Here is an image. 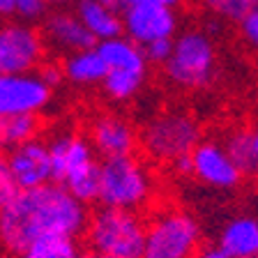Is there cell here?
<instances>
[{
	"mask_svg": "<svg viewBox=\"0 0 258 258\" xmlns=\"http://www.w3.org/2000/svg\"><path fill=\"white\" fill-rule=\"evenodd\" d=\"M148 228L129 210L102 208L88 224V242L99 258H143Z\"/></svg>",
	"mask_w": 258,
	"mask_h": 258,
	"instance_id": "277c9868",
	"label": "cell"
},
{
	"mask_svg": "<svg viewBox=\"0 0 258 258\" xmlns=\"http://www.w3.org/2000/svg\"><path fill=\"white\" fill-rule=\"evenodd\" d=\"M217 48L203 28H187L173 39V53L164 74L175 88L201 90L215 79Z\"/></svg>",
	"mask_w": 258,
	"mask_h": 258,
	"instance_id": "3957f363",
	"label": "cell"
},
{
	"mask_svg": "<svg viewBox=\"0 0 258 258\" xmlns=\"http://www.w3.org/2000/svg\"><path fill=\"white\" fill-rule=\"evenodd\" d=\"M37 74L42 76V81L51 88V90H55V88L64 81V70H62V64H58V62H42Z\"/></svg>",
	"mask_w": 258,
	"mask_h": 258,
	"instance_id": "484cf974",
	"label": "cell"
},
{
	"mask_svg": "<svg viewBox=\"0 0 258 258\" xmlns=\"http://www.w3.org/2000/svg\"><path fill=\"white\" fill-rule=\"evenodd\" d=\"M219 249L228 258H258V217H233L219 233Z\"/></svg>",
	"mask_w": 258,
	"mask_h": 258,
	"instance_id": "9a60e30c",
	"label": "cell"
},
{
	"mask_svg": "<svg viewBox=\"0 0 258 258\" xmlns=\"http://www.w3.org/2000/svg\"><path fill=\"white\" fill-rule=\"evenodd\" d=\"M90 143L95 152L104 157V159H115V157H129L134 155L136 143H139V134L132 127L129 120L115 113H104L99 118H95L90 127Z\"/></svg>",
	"mask_w": 258,
	"mask_h": 258,
	"instance_id": "5bb4252c",
	"label": "cell"
},
{
	"mask_svg": "<svg viewBox=\"0 0 258 258\" xmlns=\"http://www.w3.org/2000/svg\"><path fill=\"white\" fill-rule=\"evenodd\" d=\"M46 44L42 30L26 21L0 23V74L35 72L44 62Z\"/></svg>",
	"mask_w": 258,
	"mask_h": 258,
	"instance_id": "ba28073f",
	"label": "cell"
},
{
	"mask_svg": "<svg viewBox=\"0 0 258 258\" xmlns=\"http://www.w3.org/2000/svg\"><path fill=\"white\" fill-rule=\"evenodd\" d=\"M21 258H83L74 237L64 235H48L32 242L30 247L21 253Z\"/></svg>",
	"mask_w": 258,
	"mask_h": 258,
	"instance_id": "44dd1931",
	"label": "cell"
},
{
	"mask_svg": "<svg viewBox=\"0 0 258 258\" xmlns=\"http://www.w3.org/2000/svg\"><path fill=\"white\" fill-rule=\"evenodd\" d=\"M37 115H10L0 118V148H19L37 136Z\"/></svg>",
	"mask_w": 258,
	"mask_h": 258,
	"instance_id": "d6986e66",
	"label": "cell"
},
{
	"mask_svg": "<svg viewBox=\"0 0 258 258\" xmlns=\"http://www.w3.org/2000/svg\"><path fill=\"white\" fill-rule=\"evenodd\" d=\"M76 14L81 16V21L86 23V28L92 32L97 42H108V39L124 35L122 12L111 10V7L102 5L99 0H79Z\"/></svg>",
	"mask_w": 258,
	"mask_h": 258,
	"instance_id": "2e32d148",
	"label": "cell"
},
{
	"mask_svg": "<svg viewBox=\"0 0 258 258\" xmlns=\"http://www.w3.org/2000/svg\"><path fill=\"white\" fill-rule=\"evenodd\" d=\"M53 90L35 72L0 74V118L37 115L51 102Z\"/></svg>",
	"mask_w": 258,
	"mask_h": 258,
	"instance_id": "9c48e42d",
	"label": "cell"
},
{
	"mask_svg": "<svg viewBox=\"0 0 258 258\" xmlns=\"http://www.w3.org/2000/svg\"><path fill=\"white\" fill-rule=\"evenodd\" d=\"M224 148H226V152L231 155V159L240 166L242 173H251V175H256L258 159L251 150L249 129H235V132H231L224 141Z\"/></svg>",
	"mask_w": 258,
	"mask_h": 258,
	"instance_id": "7402d4cb",
	"label": "cell"
},
{
	"mask_svg": "<svg viewBox=\"0 0 258 258\" xmlns=\"http://www.w3.org/2000/svg\"><path fill=\"white\" fill-rule=\"evenodd\" d=\"M7 168L16 189H37L53 180V161L48 143L32 139L19 145L7 157Z\"/></svg>",
	"mask_w": 258,
	"mask_h": 258,
	"instance_id": "4fadbf2b",
	"label": "cell"
},
{
	"mask_svg": "<svg viewBox=\"0 0 258 258\" xmlns=\"http://www.w3.org/2000/svg\"><path fill=\"white\" fill-rule=\"evenodd\" d=\"M175 39V37H173ZM173 39H157V42L143 46V53L150 64H166L173 53Z\"/></svg>",
	"mask_w": 258,
	"mask_h": 258,
	"instance_id": "d4e9b609",
	"label": "cell"
},
{
	"mask_svg": "<svg viewBox=\"0 0 258 258\" xmlns=\"http://www.w3.org/2000/svg\"><path fill=\"white\" fill-rule=\"evenodd\" d=\"M16 191H19V189H16L14 180H12V175H10L7 159H3V157H0V208H3V205H5Z\"/></svg>",
	"mask_w": 258,
	"mask_h": 258,
	"instance_id": "4316f807",
	"label": "cell"
},
{
	"mask_svg": "<svg viewBox=\"0 0 258 258\" xmlns=\"http://www.w3.org/2000/svg\"><path fill=\"white\" fill-rule=\"evenodd\" d=\"M249 141H251V150L258 159V124L256 127H249Z\"/></svg>",
	"mask_w": 258,
	"mask_h": 258,
	"instance_id": "d6a6232c",
	"label": "cell"
},
{
	"mask_svg": "<svg viewBox=\"0 0 258 258\" xmlns=\"http://www.w3.org/2000/svg\"><path fill=\"white\" fill-rule=\"evenodd\" d=\"M199 143V122L182 111H159L141 129V145L157 161H175L191 155Z\"/></svg>",
	"mask_w": 258,
	"mask_h": 258,
	"instance_id": "8992f818",
	"label": "cell"
},
{
	"mask_svg": "<svg viewBox=\"0 0 258 258\" xmlns=\"http://www.w3.org/2000/svg\"><path fill=\"white\" fill-rule=\"evenodd\" d=\"M148 74H132V72H108L102 83L104 95L111 102H129L145 86Z\"/></svg>",
	"mask_w": 258,
	"mask_h": 258,
	"instance_id": "ffe728a7",
	"label": "cell"
},
{
	"mask_svg": "<svg viewBox=\"0 0 258 258\" xmlns=\"http://www.w3.org/2000/svg\"><path fill=\"white\" fill-rule=\"evenodd\" d=\"M240 32H242V37H244V42L258 51V10H253L251 14L240 23Z\"/></svg>",
	"mask_w": 258,
	"mask_h": 258,
	"instance_id": "83f0119b",
	"label": "cell"
},
{
	"mask_svg": "<svg viewBox=\"0 0 258 258\" xmlns=\"http://www.w3.org/2000/svg\"><path fill=\"white\" fill-rule=\"evenodd\" d=\"M42 37L46 48L62 55H72L86 48H95L97 39L81 21V16L72 10H55L44 16Z\"/></svg>",
	"mask_w": 258,
	"mask_h": 258,
	"instance_id": "7c38bea8",
	"label": "cell"
},
{
	"mask_svg": "<svg viewBox=\"0 0 258 258\" xmlns=\"http://www.w3.org/2000/svg\"><path fill=\"white\" fill-rule=\"evenodd\" d=\"M152 187L148 166L134 155L104 159L99 166V203L104 208L134 212L148 203Z\"/></svg>",
	"mask_w": 258,
	"mask_h": 258,
	"instance_id": "5b68a950",
	"label": "cell"
},
{
	"mask_svg": "<svg viewBox=\"0 0 258 258\" xmlns=\"http://www.w3.org/2000/svg\"><path fill=\"white\" fill-rule=\"evenodd\" d=\"M173 171L177 175H194V157L191 155H184L180 159L173 161Z\"/></svg>",
	"mask_w": 258,
	"mask_h": 258,
	"instance_id": "f1b7e54d",
	"label": "cell"
},
{
	"mask_svg": "<svg viewBox=\"0 0 258 258\" xmlns=\"http://www.w3.org/2000/svg\"><path fill=\"white\" fill-rule=\"evenodd\" d=\"M196 3L208 14L233 23H242L253 10H258V0H196Z\"/></svg>",
	"mask_w": 258,
	"mask_h": 258,
	"instance_id": "603a6c76",
	"label": "cell"
},
{
	"mask_svg": "<svg viewBox=\"0 0 258 258\" xmlns=\"http://www.w3.org/2000/svg\"><path fill=\"white\" fill-rule=\"evenodd\" d=\"M132 3H157V5H166V7H177L182 0H132Z\"/></svg>",
	"mask_w": 258,
	"mask_h": 258,
	"instance_id": "836d02e7",
	"label": "cell"
},
{
	"mask_svg": "<svg viewBox=\"0 0 258 258\" xmlns=\"http://www.w3.org/2000/svg\"><path fill=\"white\" fill-rule=\"evenodd\" d=\"M201 231L189 212L166 210L148 226L143 258H194L199 253Z\"/></svg>",
	"mask_w": 258,
	"mask_h": 258,
	"instance_id": "52a82bcc",
	"label": "cell"
},
{
	"mask_svg": "<svg viewBox=\"0 0 258 258\" xmlns=\"http://www.w3.org/2000/svg\"><path fill=\"white\" fill-rule=\"evenodd\" d=\"M97 258H99V256H97Z\"/></svg>",
	"mask_w": 258,
	"mask_h": 258,
	"instance_id": "8d00e7d4",
	"label": "cell"
},
{
	"mask_svg": "<svg viewBox=\"0 0 258 258\" xmlns=\"http://www.w3.org/2000/svg\"><path fill=\"white\" fill-rule=\"evenodd\" d=\"M86 228V203L60 184L19 189L0 208V244L10 253H23L32 242L48 235L76 237Z\"/></svg>",
	"mask_w": 258,
	"mask_h": 258,
	"instance_id": "6da1fadb",
	"label": "cell"
},
{
	"mask_svg": "<svg viewBox=\"0 0 258 258\" xmlns=\"http://www.w3.org/2000/svg\"><path fill=\"white\" fill-rule=\"evenodd\" d=\"M62 70H64V81H70L74 86L88 88V86H102L104 79L108 74L106 60L99 53V48H86L79 53L64 55L62 60Z\"/></svg>",
	"mask_w": 258,
	"mask_h": 258,
	"instance_id": "e0dca14e",
	"label": "cell"
},
{
	"mask_svg": "<svg viewBox=\"0 0 258 258\" xmlns=\"http://www.w3.org/2000/svg\"><path fill=\"white\" fill-rule=\"evenodd\" d=\"M99 3L111 7V10H115V12H124L129 5H132V0H99Z\"/></svg>",
	"mask_w": 258,
	"mask_h": 258,
	"instance_id": "1f68e13d",
	"label": "cell"
},
{
	"mask_svg": "<svg viewBox=\"0 0 258 258\" xmlns=\"http://www.w3.org/2000/svg\"><path fill=\"white\" fill-rule=\"evenodd\" d=\"M16 14V0H0V19Z\"/></svg>",
	"mask_w": 258,
	"mask_h": 258,
	"instance_id": "f546056e",
	"label": "cell"
},
{
	"mask_svg": "<svg viewBox=\"0 0 258 258\" xmlns=\"http://www.w3.org/2000/svg\"><path fill=\"white\" fill-rule=\"evenodd\" d=\"M191 157H194V177L199 182L208 184L212 189H221V191L240 187L244 173L231 159V155L226 152L224 143L201 141L194 148Z\"/></svg>",
	"mask_w": 258,
	"mask_h": 258,
	"instance_id": "8fae6325",
	"label": "cell"
},
{
	"mask_svg": "<svg viewBox=\"0 0 258 258\" xmlns=\"http://www.w3.org/2000/svg\"><path fill=\"white\" fill-rule=\"evenodd\" d=\"M124 37L136 42L139 46L157 42V39H173L177 30L175 7L157 5V3H132L122 12Z\"/></svg>",
	"mask_w": 258,
	"mask_h": 258,
	"instance_id": "30bf717a",
	"label": "cell"
},
{
	"mask_svg": "<svg viewBox=\"0 0 258 258\" xmlns=\"http://www.w3.org/2000/svg\"><path fill=\"white\" fill-rule=\"evenodd\" d=\"M46 5V0H16V16H21L26 23L44 21Z\"/></svg>",
	"mask_w": 258,
	"mask_h": 258,
	"instance_id": "cb8c5ba5",
	"label": "cell"
},
{
	"mask_svg": "<svg viewBox=\"0 0 258 258\" xmlns=\"http://www.w3.org/2000/svg\"><path fill=\"white\" fill-rule=\"evenodd\" d=\"M46 3L55 7H64V5H72V3H79V0H46Z\"/></svg>",
	"mask_w": 258,
	"mask_h": 258,
	"instance_id": "e575fe53",
	"label": "cell"
},
{
	"mask_svg": "<svg viewBox=\"0 0 258 258\" xmlns=\"http://www.w3.org/2000/svg\"><path fill=\"white\" fill-rule=\"evenodd\" d=\"M256 184H258V171H256Z\"/></svg>",
	"mask_w": 258,
	"mask_h": 258,
	"instance_id": "d590c367",
	"label": "cell"
},
{
	"mask_svg": "<svg viewBox=\"0 0 258 258\" xmlns=\"http://www.w3.org/2000/svg\"><path fill=\"white\" fill-rule=\"evenodd\" d=\"M53 161V182L81 203L99 201V161L90 141L79 134H60L48 143Z\"/></svg>",
	"mask_w": 258,
	"mask_h": 258,
	"instance_id": "7a4b0ae2",
	"label": "cell"
},
{
	"mask_svg": "<svg viewBox=\"0 0 258 258\" xmlns=\"http://www.w3.org/2000/svg\"><path fill=\"white\" fill-rule=\"evenodd\" d=\"M99 53L106 60L108 72H132V74H148V58L143 53V46L132 42L129 37H115L108 42L97 44Z\"/></svg>",
	"mask_w": 258,
	"mask_h": 258,
	"instance_id": "ac0fdd59",
	"label": "cell"
},
{
	"mask_svg": "<svg viewBox=\"0 0 258 258\" xmlns=\"http://www.w3.org/2000/svg\"><path fill=\"white\" fill-rule=\"evenodd\" d=\"M194 258H228V256H226L219 247H208V249H201Z\"/></svg>",
	"mask_w": 258,
	"mask_h": 258,
	"instance_id": "4dcf8cb0",
	"label": "cell"
}]
</instances>
